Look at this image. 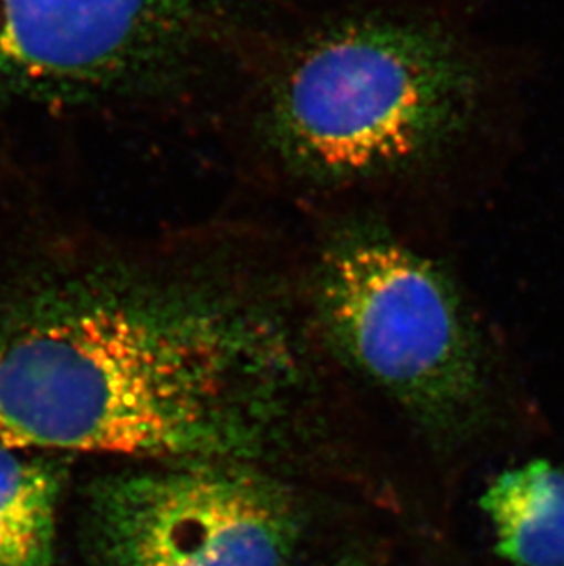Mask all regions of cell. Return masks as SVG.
Instances as JSON below:
<instances>
[{
	"instance_id": "2",
	"label": "cell",
	"mask_w": 564,
	"mask_h": 566,
	"mask_svg": "<svg viewBox=\"0 0 564 566\" xmlns=\"http://www.w3.org/2000/svg\"><path fill=\"white\" fill-rule=\"evenodd\" d=\"M502 75L457 30L359 13L299 41L262 94V142L317 186H357L451 160L491 124Z\"/></svg>"
},
{
	"instance_id": "6",
	"label": "cell",
	"mask_w": 564,
	"mask_h": 566,
	"mask_svg": "<svg viewBox=\"0 0 564 566\" xmlns=\"http://www.w3.org/2000/svg\"><path fill=\"white\" fill-rule=\"evenodd\" d=\"M480 506L513 566H564V468L530 460L491 482Z\"/></svg>"
},
{
	"instance_id": "4",
	"label": "cell",
	"mask_w": 564,
	"mask_h": 566,
	"mask_svg": "<svg viewBox=\"0 0 564 566\" xmlns=\"http://www.w3.org/2000/svg\"><path fill=\"white\" fill-rule=\"evenodd\" d=\"M253 0H0V99L127 102L170 91L239 32Z\"/></svg>"
},
{
	"instance_id": "7",
	"label": "cell",
	"mask_w": 564,
	"mask_h": 566,
	"mask_svg": "<svg viewBox=\"0 0 564 566\" xmlns=\"http://www.w3.org/2000/svg\"><path fill=\"white\" fill-rule=\"evenodd\" d=\"M58 471L0 448V566H54Z\"/></svg>"
},
{
	"instance_id": "3",
	"label": "cell",
	"mask_w": 564,
	"mask_h": 566,
	"mask_svg": "<svg viewBox=\"0 0 564 566\" xmlns=\"http://www.w3.org/2000/svg\"><path fill=\"white\" fill-rule=\"evenodd\" d=\"M315 305L346 358L442 428L490 411L491 367L455 279L382 226L351 224L314 268Z\"/></svg>"
},
{
	"instance_id": "1",
	"label": "cell",
	"mask_w": 564,
	"mask_h": 566,
	"mask_svg": "<svg viewBox=\"0 0 564 566\" xmlns=\"http://www.w3.org/2000/svg\"><path fill=\"white\" fill-rule=\"evenodd\" d=\"M77 262L0 300V448L239 462L267 439L288 334L217 268Z\"/></svg>"
},
{
	"instance_id": "5",
	"label": "cell",
	"mask_w": 564,
	"mask_h": 566,
	"mask_svg": "<svg viewBox=\"0 0 564 566\" xmlns=\"http://www.w3.org/2000/svg\"><path fill=\"white\" fill-rule=\"evenodd\" d=\"M97 566H282L297 521L281 488L239 462H178L92 492Z\"/></svg>"
}]
</instances>
